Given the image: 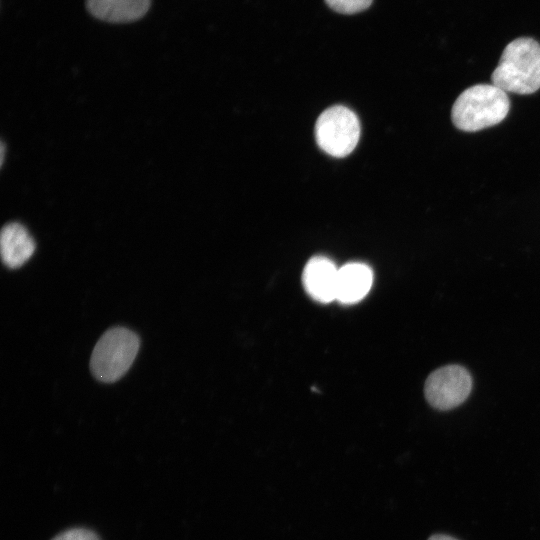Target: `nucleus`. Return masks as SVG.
<instances>
[{
    "mask_svg": "<svg viewBox=\"0 0 540 540\" xmlns=\"http://www.w3.org/2000/svg\"><path fill=\"white\" fill-rule=\"evenodd\" d=\"M491 81L504 92L520 95L536 92L540 88V44L529 37L507 44Z\"/></svg>",
    "mask_w": 540,
    "mask_h": 540,
    "instance_id": "obj_1",
    "label": "nucleus"
},
{
    "mask_svg": "<svg viewBox=\"0 0 540 540\" xmlns=\"http://www.w3.org/2000/svg\"><path fill=\"white\" fill-rule=\"evenodd\" d=\"M510 109L509 98L493 84H477L464 90L455 100L451 119L456 128L466 132L497 125Z\"/></svg>",
    "mask_w": 540,
    "mask_h": 540,
    "instance_id": "obj_2",
    "label": "nucleus"
},
{
    "mask_svg": "<svg viewBox=\"0 0 540 540\" xmlns=\"http://www.w3.org/2000/svg\"><path fill=\"white\" fill-rule=\"evenodd\" d=\"M140 339L125 327L107 330L96 343L90 369L93 376L104 383L119 380L131 367L139 351Z\"/></svg>",
    "mask_w": 540,
    "mask_h": 540,
    "instance_id": "obj_3",
    "label": "nucleus"
},
{
    "mask_svg": "<svg viewBox=\"0 0 540 540\" xmlns=\"http://www.w3.org/2000/svg\"><path fill=\"white\" fill-rule=\"evenodd\" d=\"M360 137V123L353 111L344 106H333L318 117L315 138L319 147L334 157H344L356 147Z\"/></svg>",
    "mask_w": 540,
    "mask_h": 540,
    "instance_id": "obj_4",
    "label": "nucleus"
},
{
    "mask_svg": "<svg viewBox=\"0 0 540 540\" xmlns=\"http://www.w3.org/2000/svg\"><path fill=\"white\" fill-rule=\"evenodd\" d=\"M472 389L469 372L459 365H448L433 371L425 382L424 393L431 406L449 410L462 404Z\"/></svg>",
    "mask_w": 540,
    "mask_h": 540,
    "instance_id": "obj_5",
    "label": "nucleus"
},
{
    "mask_svg": "<svg viewBox=\"0 0 540 540\" xmlns=\"http://www.w3.org/2000/svg\"><path fill=\"white\" fill-rule=\"evenodd\" d=\"M338 269L328 258L316 256L305 265L303 286L311 298L321 303L336 300Z\"/></svg>",
    "mask_w": 540,
    "mask_h": 540,
    "instance_id": "obj_6",
    "label": "nucleus"
},
{
    "mask_svg": "<svg viewBox=\"0 0 540 540\" xmlns=\"http://www.w3.org/2000/svg\"><path fill=\"white\" fill-rule=\"evenodd\" d=\"M373 282L371 268L359 262H351L338 269L336 300L342 304H354L369 292Z\"/></svg>",
    "mask_w": 540,
    "mask_h": 540,
    "instance_id": "obj_7",
    "label": "nucleus"
},
{
    "mask_svg": "<svg viewBox=\"0 0 540 540\" xmlns=\"http://www.w3.org/2000/svg\"><path fill=\"white\" fill-rule=\"evenodd\" d=\"M1 257L9 268L24 265L35 251V242L27 229L16 222L5 225L0 238Z\"/></svg>",
    "mask_w": 540,
    "mask_h": 540,
    "instance_id": "obj_8",
    "label": "nucleus"
},
{
    "mask_svg": "<svg viewBox=\"0 0 540 540\" xmlns=\"http://www.w3.org/2000/svg\"><path fill=\"white\" fill-rule=\"evenodd\" d=\"M151 0H86L88 12L111 23H127L142 18Z\"/></svg>",
    "mask_w": 540,
    "mask_h": 540,
    "instance_id": "obj_9",
    "label": "nucleus"
},
{
    "mask_svg": "<svg viewBox=\"0 0 540 540\" xmlns=\"http://www.w3.org/2000/svg\"><path fill=\"white\" fill-rule=\"evenodd\" d=\"M325 2L333 11L351 15L369 8L373 0H325Z\"/></svg>",
    "mask_w": 540,
    "mask_h": 540,
    "instance_id": "obj_10",
    "label": "nucleus"
},
{
    "mask_svg": "<svg viewBox=\"0 0 540 540\" xmlns=\"http://www.w3.org/2000/svg\"><path fill=\"white\" fill-rule=\"evenodd\" d=\"M52 540H100L91 530L84 528H72L61 532Z\"/></svg>",
    "mask_w": 540,
    "mask_h": 540,
    "instance_id": "obj_11",
    "label": "nucleus"
},
{
    "mask_svg": "<svg viewBox=\"0 0 540 540\" xmlns=\"http://www.w3.org/2000/svg\"><path fill=\"white\" fill-rule=\"evenodd\" d=\"M428 540H457V539L448 535L436 534V535L431 536Z\"/></svg>",
    "mask_w": 540,
    "mask_h": 540,
    "instance_id": "obj_12",
    "label": "nucleus"
}]
</instances>
